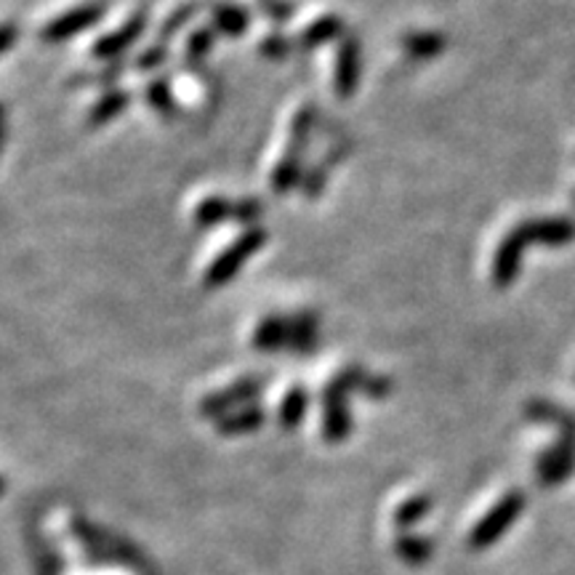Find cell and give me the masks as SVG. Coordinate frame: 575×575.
I'll use <instances>...</instances> for the list:
<instances>
[{
  "instance_id": "obj_1",
  "label": "cell",
  "mask_w": 575,
  "mask_h": 575,
  "mask_svg": "<svg viewBox=\"0 0 575 575\" xmlns=\"http://www.w3.org/2000/svg\"><path fill=\"white\" fill-rule=\"evenodd\" d=\"M368 379V370L362 366H347L325 383L323 389V437L328 443H344L351 432L349 392H360Z\"/></svg>"
},
{
  "instance_id": "obj_2",
  "label": "cell",
  "mask_w": 575,
  "mask_h": 575,
  "mask_svg": "<svg viewBox=\"0 0 575 575\" xmlns=\"http://www.w3.org/2000/svg\"><path fill=\"white\" fill-rule=\"evenodd\" d=\"M267 238H270V235H267L264 227H248L238 240L229 242V246L206 267L203 285H206L208 291H216V288L232 283L242 267L248 264V259L267 246Z\"/></svg>"
},
{
  "instance_id": "obj_3",
  "label": "cell",
  "mask_w": 575,
  "mask_h": 575,
  "mask_svg": "<svg viewBox=\"0 0 575 575\" xmlns=\"http://www.w3.org/2000/svg\"><path fill=\"white\" fill-rule=\"evenodd\" d=\"M522 509H525V496H522L520 490H509V493H503L498 498L496 507L477 522L475 530H471L469 546L471 549L493 546V543L501 539L517 520H520Z\"/></svg>"
},
{
  "instance_id": "obj_4",
  "label": "cell",
  "mask_w": 575,
  "mask_h": 575,
  "mask_svg": "<svg viewBox=\"0 0 575 575\" xmlns=\"http://www.w3.org/2000/svg\"><path fill=\"white\" fill-rule=\"evenodd\" d=\"M261 392H264V379H261V376H248V379L229 383V387L221 389V392L206 394V398L200 400V415L219 421L221 415L232 413L238 405L253 402Z\"/></svg>"
},
{
  "instance_id": "obj_5",
  "label": "cell",
  "mask_w": 575,
  "mask_h": 575,
  "mask_svg": "<svg viewBox=\"0 0 575 575\" xmlns=\"http://www.w3.org/2000/svg\"><path fill=\"white\" fill-rule=\"evenodd\" d=\"M535 471L543 485H562L575 471V432H562L554 445L539 453L535 458Z\"/></svg>"
},
{
  "instance_id": "obj_6",
  "label": "cell",
  "mask_w": 575,
  "mask_h": 575,
  "mask_svg": "<svg viewBox=\"0 0 575 575\" xmlns=\"http://www.w3.org/2000/svg\"><path fill=\"white\" fill-rule=\"evenodd\" d=\"M514 229L528 246L562 248L575 240V221L567 216H535V219L520 221Z\"/></svg>"
},
{
  "instance_id": "obj_7",
  "label": "cell",
  "mask_w": 575,
  "mask_h": 575,
  "mask_svg": "<svg viewBox=\"0 0 575 575\" xmlns=\"http://www.w3.org/2000/svg\"><path fill=\"white\" fill-rule=\"evenodd\" d=\"M360 37L355 32L347 30L344 37L338 41L336 48V67H334V88L336 96L349 99L355 96L357 86H360V64H362V51H360Z\"/></svg>"
},
{
  "instance_id": "obj_8",
  "label": "cell",
  "mask_w": 575,
  "mask_h": 575,
  "mask_svg": "<svg viewBox=\"0 0 575 575\" xmlns=\"http://www.w3.org/2000/svg\"><path fill=\"white\" fill-rule=\"evenodd\" d=\"M105 11H107L105 3H86V6H78V9L67 11V14L54 17L46 28L41 30V41L62 43V41H67V37L78 35V32H83V30H91L101 22Z\"/></svg>"
},
{
  "instance_id": "obj_9",
  "label": "cell",
  "mask_w": 575,
  "mask_h": 575,
  "mask_svg": "<svg viewBox=\"0 0 575 575\" xmlns=\"http://www.w3.org/2000/svg\"><path fill=\"white\" fill-rule=\"evenodd\" d=\"M144 28H147V11H137V14L128 17L115 32H107V35L96 37V43L91 46V56L99 62L118 59L120 54H126V51L142 37Z\"/></svg>"
},
{
  "instance_id": "obj_10",
  "label": "cell",
  "mask_w": 575,
  "mask_h": 575,
  "mask_svg": "<svg viewBox=\"0 0 575 575\" xmlns=\"http://www.w3.org/2000/svg\"><path fill=\"white\" fill-rule=\"evenodd\" d=\"M528 242L522 240V235L517 232V229H511V232L498 242L496 248V259H493V272H490V278H493V285L496 288H511L517 283V278H520V270H522V253H525Z\"/></svg>"
},
{
  "instance_id": "obj_11",
  "label": "cell",
  "mask_w": 575,
  "mask_h": 575,
  "mask_svg": "<svg viewBox=\"0 0 575 575\" xmlns=\"http://www.w3.org/2000/svg\"><path fill=\"white\" fill-rule=\"evenodd\" d=\"M288 336H291V317L288 315H267L251 334V347L259 351L288 349Z\"/></svg>"
},
{
  "instance_id": "obj_12",
  "label": "cell",
  "mask_w": 575,
  "mask_h": 575,
  "mask_svg": "<svg viewBox=\"0 0 575 575\" xmlns=\"http://www.w3.org/2000/svg\"><path fill=\"white\" fill-rule=\"evenodd\" d=\"M344 32H347V24H344L341 17L336 14H325L317 17L315 22H310L299 35V48L302 51H312L325 46L330 41H341Z\"/></svg>"
},
{
  "instance_id": "obj_13",
  "label": "cell",
  "mask_w": 575,
  "mask_h": 575,
  "mask_svg": "<svg viewBox=\"0 0 575 575\" xmlns=\"http://www.w3.org/2000/svg\"><path fill=\"white\" fill-rule=\"evenodd\" d=\"M304 155L302 152L285 150V155L274 163L270 174V187L274 195H288L291 189H296L304 182Z\"/></svg>"
},
{
  "instance_id": "obj_14",
  "label": "cell",
  "mask_w": 575,
  "mask_h": 575,
  "mask_svg": "<svg viewBox=\"0 0 575 575\" xmlns=\"http://www.w3.org/2000/svg\"><path fill=\"white\" fill-rule=\"evenodd\" d=\"M291 317V336H288V351H296V355H310L317 347V325L319 319L315 312L302 310L293 312Z\"/></svg>"
},
{
  "instance_id": "obj_15",
  "label": "cell",
  "mask_w": 575,
  "mask_h": 575,
  "mask_svg": "<svg viewBox=\"0 0 575 575\" xmlns=\"http://www.w3.org/2000/svg\"><path fill=\"white\" fill-rule=\"evenodd\" d=\"M264 419H267L264 408L246 405V408H238V411L221 415V419L216 421V432L224 434V437H240V434H251L259 430V426L264 424Z\"/></svg>"
},
{
  "instance_id": "obj_16",
  "label": "cell",
  "mask_w": 575,
  "mask_h": 575,
  "mask_svg": "<svg viewBox=\"0 0 575 575\" xmlns=\"http://www.w3.org/2000/svg\"><path fill=\"white\" fill-rule=\"evenodd\" d=\"M445 46H447L445 35L437 30H415L402 37V51H405V54L415 62L434 59V56L443 54Z\"/></svg>"
},
{
  "instance_id": "obj_17",
  "label": "cell",
  "mask_w": 575,
  "mask_h": 575,
  "mask_svg": "<svg viewBox=\"0 0 575 575\" xmlns=\"http://www.w3.org/2000/svg\"><path fill=\"white\" fill-rule=\"evenodd\" d=\"M210 19H214V22H210V28H214L224 37L246 35L248 24H251V17H248V11L238 3H216L214 9H210Z\"/></svg>"
},
{
  "instance_id": "obj_18",
  "label": "cell",
  "mask_w": 575,
  "mask_h": 575,
  "mask_svg": "<svg viewBox=\"0 0 575 575\" xmlns=\"http://www.w3.org/2000/svg\"><path fill=\"white\" fill-rule=\"evenodd\" d=\"M131 91H126V88H107L105 94L99 96V101L91 107V112H88V126L91 128H99L105 123H110V120L118 118L120 112L126 110L128 105H131Z\"/></svg>"
},
{
  "instance_id": "obj_19",
  "label": "cell",
  "mask_w": 575,
  "mask_h": 575,
  "mask_svg": "<svg viewBox=\"0 0 575 575\" xmlns=\"http://www.w3.org/2000/svg\"><path fill=\"white\" fill-rule=\"evenodd\" d=\"M525 415L530 421H539V424H552L562 432H575V413L565 411L557 402L549 400H530L525 405Z\"/></svg>"
},
{
  "instance_id": "obj_20",
  "label": "cell",
  "mask_w": 575,
  "mask_h": 575,
  "mask_svg": "<svg viewBox=\"0 0 575 575\" xmlns=\"http://www.w3.org/2000/svg\"><path fill=\"white\" fill-rule=\"evenodd\" d=\"M306 411H310V392H306L304 387H291L285 392L283 402H280V411H278L280 426L288 432H293L304 421Z\"/></svg>"
},
{
  "instance_id": "obj_21",
  "label": "cell",
  "mask_w": 575,
  "mask_h": 575,
  "mask_svg": "<svg viewBox=\"0 0 575 575\" xmlns=\"http://www.w3.org/2000/svg\"><path fill=\"white\" fill-rule=\"evenodd\" d=\"M232 208H235V203L224 195L203 197L195 208V224L200 229L219 227V224L232 219Z\"/></svg>"
},
{
  "instance_id": "obj_22",
  "label": "cell",
  "mask_w": 575,
  "mask_h": 575,
  "mask_svg": "<svg viewBox=\"0 0 575 575\" xmlns=\"http://www.w3.org/2000/svg\"><path fill=\"white\" fill-rule=\"evenodd\" d=\"M144 99L147 105L155 110L163 120H174L178 110H176V99L174 91H171V80L165 75H158L144 86Z\"/></svg>"
},
{
  "instance_id": "obj_23",
  "label": "cell",
  "mask_w": 575,
  "mask_h": 575,
  "mask_svg": "<svg viewBox=\"0 0 575 575\" xmlns=\"http://www.w3.org/2000/svg\"><path fill=\"white\" fill-rule=\"evenodd\" d=\"M434 543L424 535H413V533H400L398 541H394V554L408 565H421L432 557Z\"/></svg>"
},
{
  "instance_id": "obj_24",
  "label": "cell",
  "mask_w": 575,
  "mask_h": 575,
  "mask_svg": "<svg viewBox=\"0 0 575 575\" xmlns=\"http://www.w3.org/2000/svg\"><path fill=\"white\" fill-rule=\"evenodd\" d=\"M315 120H317L315 105H304L302 110L293 115L291 139H288V150L302 152V155H304L306 144H310V137H312V128H315Z\"/></svg>"
},
{
  "instance_id": "obj_25",
  "label": "cell",
  "mask_w": 575,
  "mask_h": 575,
  "mask_svg": "<svg viewBox=\"0 0 575 575\" xmlns=\"http://www.w3.org/2000/svg\"><path fill=\"white\" fill-rule=\"evenodd\" d=\"M200 9H203V3H197V0H189V3L178 6L176 11H171V14L165 17V22L160 24V30H158V41L169 43L171 37L178 35V32H182L184 28H187V24L192 22V19H195L197 14H200Z\"/></svg>"
},
{
  "instance_id": "obj_26",
  "label": "cell",
  "mask_w": 575,
  "mask_h": 575,
  "mask_svg": "<svg viewBox=\"0 0 575 575\" xmlns=\"http://www.w3.org/2000/svg\"><path fill=\"white\" fill-rule=\"evenodd\" d=\"M216 35H219V32L210 28V24H203V28L192 30L187 43H184V59L192 64H200L210 54V48H214Z\"/></svg>"
},
{
  "instance_id": "obj_27",
  "label": "cell",
  "mask_w": 575,
  "mask_h": 575,
  "mask_svg": "<svg viewBox=\"0 0 575 575\" xmlns=\"http://www.w3.org/2000/svg\"><path fill=\"white\" fill-rule=\"evenodd\" d=\"M430 509H432V496L419 493V496L405 498V501H402L400 507L394 509V525H398V528H411V525H415V522H419L421 517H424Z\"/></svg>"
},
{
  "instance_id": "obj_28",
  "label": "cell",
  "mask_w": 575,
  "mask_h": 575,
  "mask_svg": "<svg viewBox=\"0 0 575 575\" xmlns=\"http://www.w3.org/2000/svg\"><path fill=\"white\" fill-rule=\"evenodd\" d=\"M126 73V64L123 62H112V64H101L99 73H88V75H78V78H73V86H78V83H83V86H115L118 83L120 75Z\"/></svg>"
},
{
  "instance_id": "obj_29",
  "label": "cell",
  "mask_w": 575,
  "mask_h": 575,
  "mask_svg": "<svg viewBox=\"0 0 575 575\" xmlns=\"http://www.w3.org/2000/svg\"><path fill=\"white\" fill-rule=\"evenodd\" d=\"M169 56H171L169 43L158 41V43H152L150 48H144L137 59H133V69H137V73H155L160 64L169 62Z\"/></svg>"
},
{
  "instance_id": "obj_30",
  "label": "cell",
  "mask_w": 575,
  "mask_h": 575,
  "mask_svg": "<svg viewBox=\"0 0 575 575\" xmlns=\"http://www.w3.org/2000/svg\"><path fill=\"white\" fill-rule=\"evenodd\" d=\"M261 214H264V203L259 200V197H240V200H235V208H232V221L242 224V227H259V219Z\"/></svg>"
},
{
  "instance_id": "obj_31",
  "label": "cell",
  "mask_w": 575,
  "mask_h": 575,
  "mask_svg": "<svg viewBox=\"0 0 575 575\" xmlns=\"http://www.w3.org/2000/svg\"><path fill=\"white\" fill-rule=\"evenodd\" d=\"M293 46H296V43H293L285 32H272V35H267L264 41L259 43V54L270 62H280L291 54Z\"/></svg>"
},
{
  "instance_id": "obj_32",
  "label": "cell",
  "mask_w": 575,
  "mask_h": 575,
  "mask_svg": "<svg viewBox=\"0 0 575 575\" xmlns=\"http://www.w3.org/2000/svg\"><path fill=\"white\" fill-rule=\"evenodd\" d=\"M328 169H330V165L323 160V163L312 165V169L306 171L304 182H302L304 197H310V200H317V197L323 195L325 184H328Z\"/></svg>"
},
{
  "instance_id": "obj_33",
  "label": "cell",
  "mask_w": 575,
  "mask_h": 575,
  "mask_svg": "<svg viewBox=\"0 0 575 575\" xmlns=\"http://www.w3.org/2000/svg\"><path fill=\"white\" fill-rule=\"evenodd\" d=\"M261 14L270 19L272 24H285L288 19L296 14V3L293 0H261Z\"/></svg>"
},
{
  "instance_id": "obj_34",
  "label": "cell",
  "mask_w": 575,
  "mask_h": 575,
  "mask_svg": "<svg viewBox=\"0 0 575 575\" xmlns=\"http://www.w3.org/2000/svg\"><path fill=\"white\" fill-rule=\"evenodd\" d=\"M392 389H394V383H392V379H389V376L368 373V379H366V383H362L360 392L370 400H383V398H389V394H392Z\"/></svg>"
},
{
  "instance_id": "obj_35",
  "label": "cell",
  "mask_w": 575,
  "mask_h": 575,
  "mask_svg": "<svg viewBox=\"0 0 575 575\" xmlns=\"http://www.w3.org/2000/svg\"><path fill=\"white\" fill-rule=\"evenodd\" d=\"M17 35H19L17 24L6 22L3 24V37H0V43H3V51H11V46H14V41H17Z\"/></svg>"
},
{
  "instance_id": "obj_36",
  "label": "cell",
  "mask_w": 575,
  "mask_h": 575,
  "mask_svg": "<svg viewBox=\"0 0 575 575\" xmlns=\"http://www.w3.org/2000/svg\"><path fill=\"white\" fill-rule=\"evenodd\" d=\"M573 203H575V192H573Z\"/></svg>"
}]
</instances>
